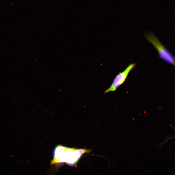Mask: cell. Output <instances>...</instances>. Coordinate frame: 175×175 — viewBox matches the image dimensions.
<instances>
[{"instance_id":"cell-1","label":"cell","mask_w":175,"mask_h":175,"mask_svg":"<svg viewBox=\"0 0 175 175\" xmlns=\"http://www.w3.org/2000/svg\"><path fill=\"white\" fill-rule=\"evenodd\" d=\"M85 149H78L64 147L57 158L55 164L66 162L68 165L75 164L84 153L90 152Z\"/></svg>"},{"instance_id":"cell-4","label":"cell","mask_w":175,"mask_h":175,"mask_svg":"<svg viewBox=\"0 0 175 175\" xmlns=\"http://www.w3.org/2000/svg\"></svg>"},{"instance_id":"cell-2","label":"cell","mask_w":175,"mask_h":175,"mask_svg":"<svg viewBox=\"0 0 175 175\" xmlns=\"http://www.w3.org/2000/svg\"><path fill=\"white\" fill-rule=\"evenodd\" d=\"M146 39L157 50L160 57L166 61L175 65V61L170 53L160 42L152 33L149 32L145 35Z\"/></svg>"},{"instance_id":"cell-3","label":"cell","mask_w":175,"mask_h":175,"mask_svg":"<svg viewBox=\"0 0 175 175\" xmlns=\"http://www.w3.org/2000/svg\"><path fill=\"white\" fill-rule=\"evenodd\" d=\"M136 65V63L131 64L123 71L118 74L114 79L110 86L104 92V93L115 91L125 81L130 71L135 67Z\"/></svg>"}]
</instances>
